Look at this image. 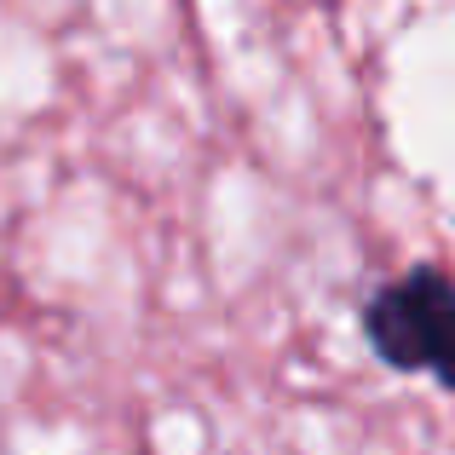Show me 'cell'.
<instances>
[{
  "label": "cell",
  "instance_id": "6da1fadb",
  "mask_svg": "<svg viewBox=\"0 0 455 455\" xmlns=\"http://www.w3.org/2000/svg\"><path fill=\"white\" fill-rule=\"evenodd\" d=\"M363 340L398 375H427L455 392V283L438 266H415L363 300Z\"/></svg>",
  "mask_w": 455,
  "mask_h": 455
}]
</instances>
